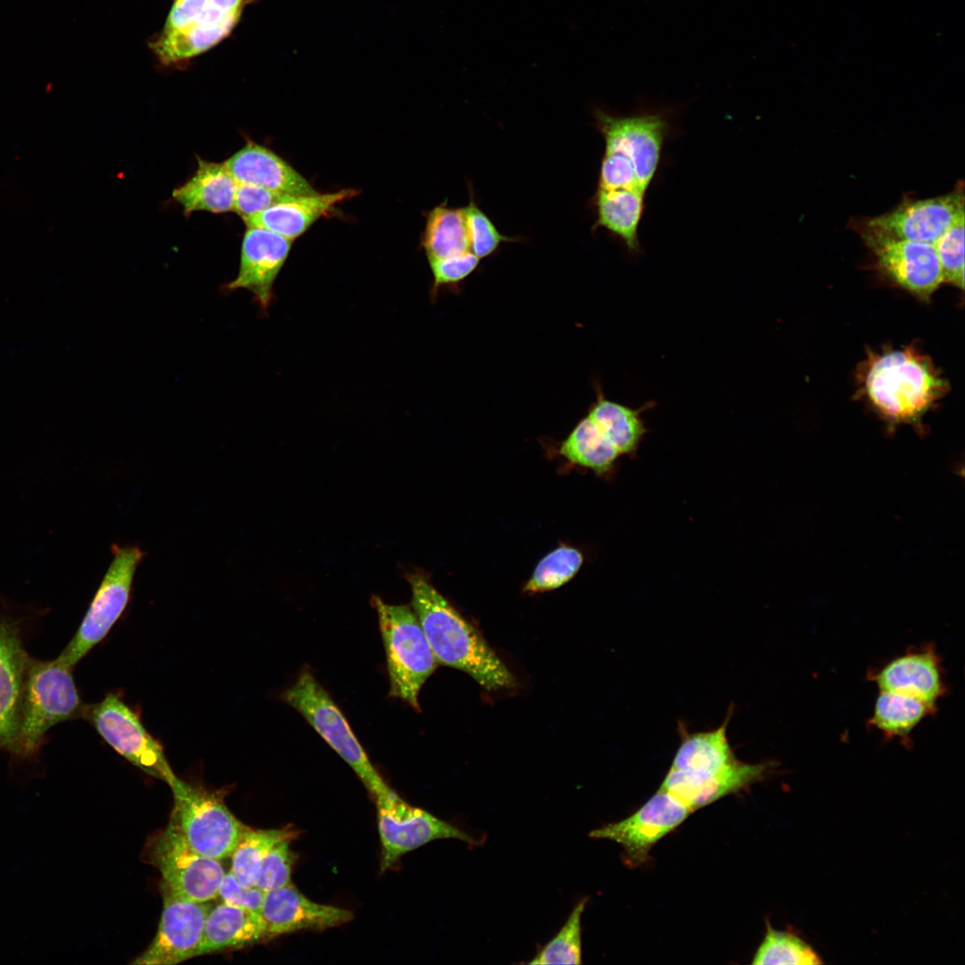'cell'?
I'll list each match as a JSON object with an SVG mask.
<instances>
[{"mask_svg":"<svg viewBox=\"0 0 965 965\" xmlns=\"http://www.w3.org/2000/svg\"><path fill=\"white\" fill-rule=\"evenodd\" d=\"M386 654L390 696L420 711L418 695L438 662L411 606L385 603L373 596Z\"/></svg>","mask_w":965,"mask_h":965,"instance_id":"4","label":"cell"},{"mask_svg":"<svg viewBox=\"0 0 965 965\" xmlns=\"http://www.w3.org/2000/svg\"><path fill=\"white\" fill-rule=\"evenodd\" d=\"M292 240L259 227H248L241 244L238 275L223 286L250 291L266 315L274 299L273 284L290 254Z\"/></svg>","mask_w":965,"mask_h":965,"instance_id":"17","label":"cell"},{"mask_svg":"<svg viewBox=\"0 0 965 965\" xmlns=\"http://www.w3.org/2000/svg\"><path fill=\"white\" fill-rule=\"evenodd\" d=\"M861 372L868 399L894 422L915 421L947 387L929 358L908 347L871 354Z\"/></svg>","mask_w":965,"mask_h":965,"instance_id":"2","label":"cell"},{"mask_svg":"<svg viewBox=\"0 0 965 965\" xmlns=\"http://www.w3.org/2000/svg\"><path fill=\"white\" fill-rule=\"evenodd\" d=\"M382 843V871L405 853L437 839H457L471 846L480 842L460 828L409 805L393 790L374 799Z\"/></svg>","mask_w":965,"mask_h":965,"instance_id":"11","label":"cell"},{"mask_svg":"<svg viewBox=\"0 0 965 965\" xmlns=\"http://www.w3.org/2000/svg\"><path fill=\"white\" fill-rule=\"evenodd\" d=\"M291 197L293 196L282 194L262 186L238 183L233 211L241 216L244 221L269 206L290 199Z\"/></svg>","mask_w":965,"mask_h":965,"instance_id":"41","label":"cell"},{"mask_svg":"<svg viewBox=\"0 0 965 965\" xmlns=\"http://www.w3.org/2000/svg\"><path fill=\"white\" fill-rule=\"evenodd\" d=\"M218 896L224 903L259 913L264 892L256 886L242 885L230 870L222 877Z\"/></svg>","mask_w":965,"mask_h":965,"instance_id":"42","label":"cell"},{"mask_svg":"<svg viewBox=\"0 0 965 965\" xmlns=\"http://www.w3.org/2000/svg\"><path fill=\"white\" fill-rule=\"evenodd\" d=\"M862 237L880 271L902 288L927 298L944 282L934 244L897 239L867 225Z\"/></svg>","mask_w":965,"mask_h":965,"instance_id":"14","label":"cell"},{"mask_svg":"<svg viewBox=\"0 0 965 965\" xmlns=\"http://www.w3.org/2000/svg\"><path fill=\"white\" fill-rule=\"evenodd\" d=\"M645 195L635 189H598L593 229H607L624 242L628 251L639 252L638 229L644 212Z\"/></svg>","mask_w":965,"mask_h":965,"instance_id":"26","label":"cell"},{"mask_svg":"<svg viewBox=\"0 0 965 965\" xmlns=\"http://www.w3.org/2000/svg\"><path fill=\"white\" fill-rule=\"evenodd\" d=\"M29 659L17 623L0 615V750L13 754Z\"/></svg>","mask_w":965,"mask_h":965,"instance_id":"20","label":"cell"},{"mask_svg":"<svg viewBox=\"0 0 965 965\" xmlns=\"http://www.w3.org/2000/svg\"><path fill=\"white\" fill-rule=\"evenodd\" d=\"M934 710L935 708L916 697L880 691L870 724L886 737L906 738Z\"/></svg>","mask_w":965,"mask_h":965,"instance_id":"31","label":"cell"},{"mask_svg":"<svg viewBox=\"0 0 965 965\" xmlns=\"http://www.w3.org/2000/svg\"><path fill=\"white\" fill-rule=\"evenodd\" d=\"M428 260L459 256L470 251L464 208L442 203L428 213L422 238Z\"/></svg>","mask_w":965,"mask_h":965,"instance_id":"30","label":"cell"},{"mask_svg":"<svg viewBox=\"0 0 965 965\" xmlns=\"http://www.w3.org/2000/svg\"><path fill=\"white\" fill-rule=\"evenodd\" d=\"M294 836L290 829H244L231 853V871L247 887L256 886L261 864L270 848L277 842Z\"/></svg>","mask_w":965,"mask_h":965,"instance_id":"32","label":"cell"},{"mask_svg":"<svg viewBox=\"0 0 965 965\" xmlns=\"http://www.w3.org/2000/svg\"><path fill=\"white\" fill-rule=\"evenodd\" d=\"M963 187L940 197L908 200L873 217L866 225L889 236L935 244L953 224L963 219Z\"/></svg>","mask_w":965,"mask_h":965,"instance_id":"16","label":"cell"},{"mask_svg":"<svg viewBox=\"0 0 965 965\" xmlns=\"http://www.w3.org/2000/svg\"><path fill=\"white\" fill-rule=\"evenodd\" d=\"M729 716L717 728L708 732H684L670 769L691 772L716 771L738 759L727 738Z\"/></svg>","mask_w":965,"mask_h":965,"instance_id":"28","label":"cell"},{"mask_svg":"<svg viewBox=\"0 0 965 965\" xmlns=\"http://www.w3.org/2000/svg\"><path fill=\"white\" fill-rule=\"evenodd\" d=\"M654 405L648 402L635 409L606 399L598 387L596 400L588 415L617 449L620 455L634 456L648 432L642 413Z\"/></svg>","mask_w":965,"mask_h":965,"instance_id":"27","label":"cell"},{"mask_svg":"<svg viewBox=\"0 0 965 965\" xmlns=\"http://www.w3.org/2000/svg\"><path fill=\"white\" fill-rule=\"evenodd\" d=\"M873 680L880 691L910 695L935 709L944 692L941 662L930 647L896 657L882 667Z\"/></svg>","mask_w":965,"mask_h":965,"instance_id":"21","label":"cell"},{"mask_svg":"<svg viewBox=\"0 0 965 965\" xmlns=\"http://www.w3.org/2000/svg\"><path fill=\"white\" fill-rule=\"evenodd\" d=\"M113 560L71 640L57 659L74 667L102 642L130 601L133 578L144 552L135 545H113Z\"/></svg>","mask_w":965,"mask_h":965,"instance_id":"8","label":"cell"},{"mask_svg":"<svg viewBox=\"0 0 965 965\" xmlns=\"http://www.w3.org/2000/svg\"><path fill=\"white\" fill-rule=\"evenodd\" d=\"M598 189H635L645 192L638 182L635 172L625 157L604 152L601 160Z\"/></svg>","mask_w":965,"mask_h":965,"instance_id":"40","label":"cell"},{"mask_svg":"<svg viewBox=\"0 0 965 965\" xmlns=\"http://www.w3.org/2000/svg\"><path fill=\"white\" fill-rule=\"evenodd\" d=\"M237 185L224 164L197 157L195 174L172 191V197L187 216L196 211L226 213L233 211Z\"/></svg>","mask_w":965,"mask_h":965,"instance_id":"24","label":"cell"},{"mask_svg":"<svg viewBox=\"0 0 965 965\" xmlns=\"http://www.w3.org/2000/svg\"><path fill=\"white\" fill-rule=\"evenodd\" d=\"M411 607L438 662L472 676L488 691L512 689L516 680L481 633L422 572L408 573Z\"/></svg>","mask_w":965,"mask_h":965,"instance_id":"1","label":"cell"},{"mask_svg":"<svg viewBox=\"0 0 965 965\" xmlns=\"http://www.w3.org/2000/svg\"><path fill=\"white\" fill-rule=\"evenodd\" d=\"M169 786L174 800L171 819L189 846L214 860L231 857L246 826L222 799L178 777Z\"/></svg>","mask_w":965,"mask_h":965,"instance_id":"7","label":"cell"},{"mask_svg":"<svg viewBox=\"0 0 965 965\" xmlns=\"http://www.w3.org/2000/svg\"><path fill=\"white\" fill-rule=\"evenodd\" d=\"M433 282L431 295L436 298L441 287H456L478 266L480 258L472 252L446 258L428 260Z\"/></svg>","mask_w":965,"mask_h":965,"instance_id":"39","label":"cell"},{"mask_svg":"<svg viewBox=\"0 0 965 965\" xmlns=\"http://www.w3.org/2000/svg\"><path fill=\"white\" fill-rule=\"evenodd\" d=\"M595 118L605 140V152L628 160L639 184L647 190L660 163L668 130L666 118L650 113L613 115L600 109Z\"/></svg>","mask_w":965,"mask_h":965,"instance_id":"12","label":"cell"},{"mask_svg":"<svg viewBox=\"0 0 965 965\" xmlns=\"http://www.w3.org/2000/svg\"><path fill=\"white\" fill-rule=\"evenodd\" d=\"M281 699L348 763L374 799L392 791L370 761L344 714L309 668L300 672Z\"/></svg>","mask_w":965,"mask_h":965,"instance_id":"6","label":"cell"},{"mask_svg":"<svg viewBox=\"0 0 965 965\" xmlns=\"http://www.w3.org/2000/svg\"><path fill=\"white\" fill-rule=\"evenodd\" d=\"M162 888L164 907L157 932L132 964L174 965L197 957L211 904L185 899L164 885Z\"/></svg>","mask_w":965,"mask_h":965,"instance_id":"15","label":"cell"},{"mask_svg":"<svg viewBox=\"0 0 965 965\" xmlns=\"http://www.w3.org/2000/svg\"><path fill=\"white\" fill-rule=\"evenodd\" d=\"M244 4L245 0H173L164 26L150 47L164 65L194 58L231 34Z\"/></svg>","mask_w":965,"mask_h":965,"instance_id":"5","label":"cell"},{"mask_svg":"<svg viewBox=\"0 0 965 965\" xmlns=\"http://www.w3.org/2000/svg\"><path fill=\"white\" fill-rule=\"evenodd\" d=\"M72 668L57 658H29L14 755L35 756L54 726L83 717L87 704L80 696Z\"/></svg>","mask_w":965,"mask_h":965,"instance_id":"3","label":"cell"},{"mask_svg":"<svg viewBox=\"0 0 965 965\" xmlns=\"http://www.w3.org/2000/svg\"><path fill=\"white\" fill-rule=\"evenodd\" d=\"M352 189L333 193L293 196L244 220L248 227H259L289 239L301 236L317 219L335 206L357 195Z\"/></svg>","mask_w":965,"mask_h":965,"instance_id":"23","label":"cell"},{"mask_svg":"<svg viewBox=\"0 0 965 965\" xmlns=\"http://www.w3.org/2000/svg\"><path fill=\"white\" fill-rule=\"evenodd\" d=\"M470 251L483 258L493 254L502 242L517 239L501 234L488 215L476 205L470 195L468 205L464 207Z\"/></svg>","mask_w":965,"mask_h":965,"instance_id":"36","label":"cell"},{"mask_svg":"<svg viewBox=\"0 0 965 965\" xmlns=\"http://www.w3.org/2000/svg\"><path fill=\"white\" fill-rule=\"evenodd\" d=\"M773 766L772 762L750 764L737 760L721 769L709 772L669 768L659 789L669 793L694 811L763 780Z\"/></svg>","mask_w":965,"mask_h":965,"instance_id":"18","label":"cell"},{"mask_svg":"<svg viewBox=\"0 0 965 965\" xmlns=\"http://www.w3.org/2000/svg\"><path fill=\"white\" fill-rule=\"evenodd\" d=\"M223 164L237 183L255 184L290 196L317 193L288 163L253 141H248Z\"/></svg>","mask_w":965,"mask_h":965,"instance_id":"22","label":"cell"},{"mask_svg":"<svg viewBox=\"0 0 965 965\" xmlns=\"http://www.w3.org/2000/svg\"><path fill=\"white\" fill-rule=\"evenodd\" d=\"M558 451L570 463L598 474L610 472L621 456L589 416L578 422L561 442Z\"/></svg>","mask_w":965,"mask_h":965,"instance_id":"29","label":"cell"},{"mask_svg":"<svg viewBox=\"0 0 965 965\" xmlns=\"http://www.w3.org/2000/svg\"><path fill=\"white\" fill-rule=\"evenodd\" d=\"M583 562V556L579 550L560 546L541 559L524 584V592L532 594L559 588L578 573Z\"/></svg>","mask_w":965,"mask_h":965,"instance_id":"34","label":"cell"},{"mask_svg":"<svg viewBox=\"0 0 965 965\" xmlns=\"http://www.w3.org/2000/svg\"><path fill=\"white\" fill-rule=\"evenodd\" d=\"M148 853L162 875L163 885L173 894L200 902L218 897L225 874L220 860L193 850L172 819L151 842Z\"/></svg>","mask_w":965,"mask_h":965,"instance_id":"10","label":"cell"},{"mask_svg":"<svg viewBox=\"0 0 965 965\" xmlns=\"http://www.w3.org/2000/svg\"><path fill=\"white\" fill-rule=\"evenodd\" d=\"M265 939L258 912L222 902L207 914L197 956L239 949Z\"/></svg>","mask_w":965,"mask_h":965,"instance_id":"25","label":"cell"},{"mask_svg":"<svg viewBox=\"0 0 965 965\" xmlns=\"http://www.w3.org/2000/svg\"><path fill=\"white\" fill-rule=\"evenodd\" d=\"M116 752L148 775L170 785L177 777L163 745L143 726L138 715L115 693L86 705L82 717Z\"/></svg>","mask_w":965,"mask_h":965,"instance_id":"9","label":"cell"},{"mask_svg":"<svg viewBox=\"0 0 965 965\" xmlns=\"http://www.w3.org/2000/svg\"><path fill=\"white\" fill-rule=\"evenodd\" d=\"M587 903L582 899L558 933L534 956L530 964L582 963L581 919Z\"/></svg>","mask_w":965,"mask_h":965,"instance_id":"35","label":"cell"},{"mask_svg":"<svg viewBox=\"0 0 965 965\" xmlns=\"http://www.w3.org/2000/svg\"><path fill=\"white\" fill-rule=\"evenodd\" d=\"M290 840L286 838L274 843L263 860L256 886L264 893L292 884L295 856Z\"/></svg>","mask_w":965,"mask_h":965,"instance_id":"38","label":"cell"},{"mask_svg":"<svg viewBox=\"0 0 965 965\" xmlns=\"http://www.w3.org/2000/svg\"><path fill=\"white\" fill-rule=\"evenodd\" d=\"M692 810L669 793L659 789L630 817L589 833L595 839H608L620 844L630 867L644 863L651 848L662 837L681 825Z\"/></svg>","mask_w":965,"mask_h":965,"instance_id":"13","label":"cell"},{"mask_svg":"<svg viewBox=\"0 0 965 965\" xmlns=\"http://www.w3.org/2000/svg\"><path fill=\"white\" fill-rule=\"evenodd\" d=\"M266 939L299 930H323L350 921L351 911L315 902L292 884L264 893L260 908Z\"/></svg>","mask_w":965,"mask_h":965,"instance_id":"19","label":"cell"},{"mask_svg":"<svg viewBox=\"0 0 965 965\" xmlns=\"http://www.w3.org/2000/svg\"><path fill=\"white\" fill-rule=\"evenodd\" d=\"M823 961L803 939L787 931L776 930L768 924L763 941L752 961L757 965H815Z\"/></svg>","mask_w":965,"mask_h":965,"instance_id":"33","label":"cell"},{"mask_svg":"<svg viewBox=\"0 0 965 965\" xmlns=\"http://www.w3.org/2000/svg\"><path fill=\"white\" fill-rule=\"evenodd\" d=\"M964 218L953 224L934 245L944 282L964 286Z\"/></svg>","mask_w":965,"mask_h":965,"instance_id":"37","label":"cell"}]
</instances>
